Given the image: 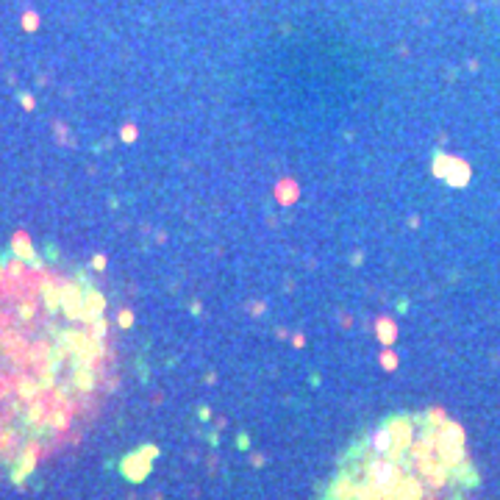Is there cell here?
I'll return each instance as SVG.
<instances>
[{"label": "cell", "mask_w": 500, "mask_h": 500, "mask_svg": "<svg viewBox=\"0 0 500 500\" xmlns=\"http://www.w3.org/2000/svg\"><path fill=\"white\" fill-rule=\"evenodd\" d=\"M456 481L478 484L464 458L461 428L436 414L395 417L347 456L328 500H431Z\"/></svg>", "instance_id": "1"}]
</instances>
